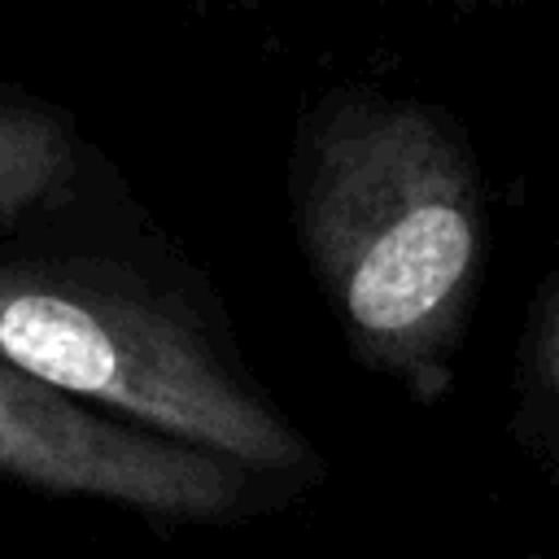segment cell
I'll return each instance as SVG.
<instances>
[{
  "label": "cell",
  "instance_id": "5",
  "mask_svg": "<svg viewBox=\"0 0 559 559\" xmlns=\"http://www.w3.org/2000/svg\"><path fill=\"white\" fill-rule=\"evenodd\" d=\"M511 432L559 485V266L533 284L524 306L511 358Z\"/></svg>",
  "mask_w": 559,
  "mask_h": 559
},
{
  "label": "cell",
  "instance_id": "6",
  "mask_svg": "<svg viewBox=\"0 0 559 559\" xmlns=\"http://www.w3.org/2000/svg\"><path fill=\"white\" fill-rule=\"evenodd\" d=\"M424 4L459 9V13H480V9H511V4H520V0H424Z\"/></svg>",
  "mask_w": 559,
  "mask_h": 559
},
{
  "label": "cell",
  "instance_id": "4",
  "mask_svg": "<svg viewBox=\"0 0 559 559\" xmlns=\"http://www.w3.org/2000/svg\"><path fill=\"white\" fill-rule=\"evenodd\" d=\"M92 162L61 105L0 83V231L79 210Z\"/></svg>",
  "mask_w": 559,
  "mask_h": 559
},
{
  "label": "cell",
  "instance_id": "2",
  "mask_svg": "<svg viewBox=\"0 0 559 559\" xmlns=\"http://www.w3.org/2000/svg\"><path fill=\"white\" fill-rule=\"evenodd\" d=\"M52 218L0 231L4 362L253 472L310 489L328 476L323 450L253 376L214 301L127 253L48 240Z\"/></svg>",
  "mask_w": 559,
  "mask_h": 559
},
{
  "label": "cell",
  "instance_id": "7",
  "mask_svg": "<svg viewBox=\"0 0 559 559\" xmlns=\"http://www.w3.org/2000/svg\"><path fill=\"white\" fill-rule=\"evenodd\" d=\"M301 559H310V555H301ZM323 559H341V555H323Z\"/></svg>",
  "mask_w": 559,
  "mask_h": 559
},
{
  "label": "cell",
  "instance_id": "3",
  "mask_svg": "<svg viewBox=\"0 0 559 559\" xmlns=\"http://www.w3.org/2000/svg\"><path fill=\"white\" fill-rule=\"evenodd\" d=\"M0 476L170 524H245L310 485L170 441L0 358Z\"/></svg>",
  "mask_w": 559,
  "mask_h": 559
},
{
  "label": "cell",
  "instance_id": "1",
  "mask_svg": "<svg viewBox=\"0 0 559 559\" xmlns=\"http://www.w3.org/2000/svg\"><path fill=\"white\" fill-rule=\"evenodd\" d=\"M284 188L349 358L437 406L493 258V201L467 127L424 96L336 83L297 114Z\"/></svg>",
  "mask_w": 559,
  "mask_h": 559
}]
</instances>
